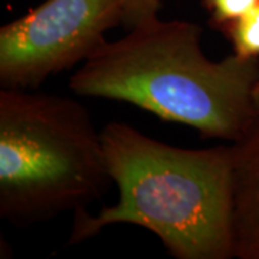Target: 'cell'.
<instances>
[{"label":"cell","instance_id":"5b68a950","mask_svg":"<svg viewBox=\"0 0 259 259\" xmlns=\"http://www.w3.org/2000/svg\"><path fill=\"white\" fill-rule=\"evenodd\" d=\"M233 144V258L259 259V121Z\"/></svg>","mask_w":259,"mask_h":259},{"label":"cell","instance_id":"52a82bcc","mask_svg":"<svg viewBox=\"0 0 259 259\" xmlns=\"http://www.w3.org/2000/svg\"><path fill=\"white\" fill-rule=\"evenodd\" d=\"M258 3L259 0H202L209 13V25L216 30L242 18Z\"/></svg>","mask_w":259,"mask_h":259},{"label":"cell","instance_id":"3957f363","mask_svg":"<svg viewBox=\"0 0 259 259\" xmlns=\"http://www.w3.org/2000/svg\"><path fill=\"white\" fill-rule=\"evenodd\" d=\"M112 177L88 110L68 97L0 91V216L28 226L101 199Z\"/></svg>","mask_w":259,"mask_h":259},{"label":"cell","instance_id":"6da1fadb","mask_svg":"<svg viewBox=\"0 0 259 259\" xmlns=\"http://www.w3.org/2000/svg\"><path fill=\"white\" fill-rule=\"evenodd\" d=\"M202 28L150 19L104 42L69 79L76 95L124 101L204 139L242 140L259 121L255 88L259 58L213 62L202 51Z\"/></svg>","mask_w":259,"mask_h":259},{"label":"cell","instance_id":"8992f818","mask_svg":"<svg viewBox=\"0 0 259 259\" xmlns=\"http://www.w3.org/2000/svg\"><path fill=\"white\" fill-rule=\"evenodd\" d=\"M219 32L231 42L233 54L241 58H259V3L238 20Z\"/></svg>","mask_w":259,"mask_h":259},{"label":"cell","instance_id":"7a4b0ae2","mask_svg":"<svg viewBox=\"0 0 259 259\" xmlns=\"http://www.w3.org/2000/svg\"><path fill=\"white\" fill-rule=\"evenodd\" d=\"M101 140L120 199L97 216L75 212L69 245L131 223L157 235L177 259L233 258V144L175 147L117 121Z\"/></svg>","mask_w":259,"mask_h":259},{"label":"cell","instance_id":"277c9868","mask_svg":"<svg viewBox=\"0 0 259 259\" xmlns=\"http://www.w3.org/2000/svg\"><path fill=\"white\" fill-rule=\"evenodd\" d=\"M121 23L120 0H45L0 28L2 87L36 90L87 59Z\"/></svg>","mask_w":259,"mask_h":259},{"label":"cell","instance_id":"ba28073f","mask_svg":"<svg viewBox=\"0 0 259 259\" xmlns=\"http://www.w3.org/2000/svg\"><path fill=\"white\" fill-rule=\"evenodd\" d=\"M122 9V26L133 29L140 23L157 18L160 0H120Z\"/></svg>","mask_w":259,"mask_h":259},{"label":"cell","instance_id":"9c48e42d","mask_svg":"<svg viewBox=\"0 0 259 259\" xmlns=\"http://www.w3.org/2000/svg\"><path fill=\"white\" fill-rule=\"evenodd\" d=\"M255 104H256V108H258L259 111V83L255 88Z\"/></svg>","mask_w":259,"mask_h":259}]
</instances>
